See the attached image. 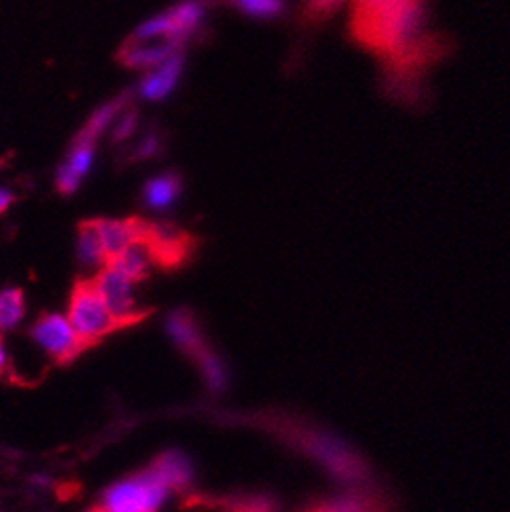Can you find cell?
<instances>
[{"label":"cell","mask_w":510,"mask_h":512,"mask_svg":"<svg viewBox=\"0 0 510 512\" xmlns=\"http://www.w3.org/2000/svg\"><path fill=\"white\" fill-rule=\"evenodd\" d=\"M425 19V0H392L372 11L351 13L349 35L357 45L386 60L423 33Z\"/></svg>","instance_id":"obj_1"},{"label":"cell","mask_w":510,"mask_h":512,"mask_svg":"<svg viewBox=\"0 0 510 512\" xmlns=\"http://www.w3.org/2000/svg\"><path fill=\"white\" fill-rule=\"evenodd\" d=\"M170 492L172 488L160 472L149 466L145 472L113 484L102 494L100 506L107 512H158Z\"/></svg>","instance_id":"obj_2"},{"label":"cell","mask_w":510,"mask_h":512,"mask_svg":"<svg viewBox=\"0 0 510 512\" xmlns=\"http://www.w3.org/2000/svg\"><path fill=\"white\" fill-rule=\"evenodd\" d=\"M68 321L72 323L84 345H94L123 325L111 315L92 280H78L70 294Z\"/></svg>","instance_id":"obj_3"},{"label":"cell","mask_w":510,"mask_h":512,"mask_svg":"<svg viewBox=\"0 0 510 512\" xmlns=\"http://www.w3.org/2000/svg\"><path fill=\"white\" fill-rule=\"evenodd\" d=\"M209 0H182L168 11L143 21L131 37L135 39H168L186 45L204 25Z\"/></svg>","instance_id":"obj_4"},{"label":"cell","mask_w":510,"mask_h":512,"mask_svg":"<svg viewBox=\"0 0 510 512\" xmlns=\"http://www.w3.org/2000/svg\"><path fill=\"white\" fill-rule=\"evenodd\" d=\"M92 282H94L100 298L105 300L111 315L123 327H131L149 315V311L139 309L135 302L133 282L129 278H125L113 264L102 266Z\"/></svg>","instance_id":"obj_5"},{"label":"cell","mask_w":510,"mask_h":512,"mask_svg":"<svg viewBox=\"0 0 510 512\" xmlns=\"http://www.w3.org/2000/svg\"><path fill=\"white\" fill-rule=\"evenodd\" d=\"M35 343L58 364H68L84 351V341L74 331L72 323L54 313H43L31 329Z\"/></svg>","instance_id":"obj_6"},{"label":"cell","mask_w":510,"mask_h":512,"mask_svg":"<svg viewBox=\"0 0 510 512\" xmlns=\"http://www.w3.org/2000/svg\"><path fill=\"white\" fill-rule=\"evenodd\" d=\"M151 249L153 266L176 270L186 264L196 247V239L170 223H147L141 235Z\"/></svg>","instance_id":"obj_7"},{"label":"cell","mask_w":510,"mask_h":512,"mask_svg":"<svg viewBox=\"0 0 510 512\" xmlns=\"http://www.w3.org/2000/svg\"><path fill=\"white\" fill-rule=\"evenodd\" d=\"M182 45L168 39H129L121 45L117 60L133 70H151L172 56L180 54Z\"/></svg>","instance_id":"obj_8"},{"label":"cell","mask_w":510,"mask_h":512,"mask_svg":"<svg viewBox=\"0 0 510 512\" xmlns=\"http://www.w3.org/2000/svg\"><path fill=\"white\" fill-rule=\"evenodd\" d=\"M94 156H96V143L74 137L66 160L60 164L56 172V188L60 190V194L70 196L80 188L82 180L92 170Z\"/></svg>","instance_id":"obj_9"},{"label":"cell","mask_w":510,"mask_h":512,"mask_svg":"<svg viewBox=\"0 0 510 512\" xmlns=\"http://www.w3.org/2000/svg\"><path fill=\"white\" fill-rule=\"evenodd\" d=\"M182 72H184V56L180 51V54L172 56L170 60L162 62L160 66L151 68L141 78V82L137 86V92L143 100H149V102L166 100L178 88Z\"/></svg>","instance_id":"obj_10"},{"label":"cell","mask_w":510,"mask_h":512,"mask_svg":"<svg viewBox=\"0 0 510 512\" xmlns=\"http://www.w3.org/2000/svg\"><path fill=\"white\" fill-rule=\"evenodd\" d=\"M102 247H105L107 260H115L117 255L145 231L147 221L139 217L131 219H94Z\"/></svg>","instance_id":"obj_11"},{"label":"cell","mask_w":510,"mask_h":512,"mask_svg":"<svg viewBox=\"0 0 510 512\" xmlns=\"http://www.w3.org/2000/svg\"><path fill=\"white\" fill-rule=\"evenodd\" d=\"M166 331L170 339L180 347V351H184L192 360H196L198 355L211 349L207 339H204L202 329L196 323V317L186 309H178L168 315Z\"/></svg>","instance_id":"obj_12"},{"label":"cell","mask_w":510,"mask_h":512,"mask_svg":"<svg viewBox=\"0 0 510 512\" xmlns=\"http://www.w3.org/2000/svg\"><path fill=\"white\" fill-rule=\"evenodd\" d=\"M302 512H388V504L374 490L353 488L341 496L325 498Z\"/></svg>","instance_id":"obj_13"},{"label":"cell","mask_w":510,"mask_h":512,"mask_svg":"<svg viewBox=\"0 0 510 512\" xmlns=\"http://www.w3.org/2000/svg\"><path fill=\"white\" fill-rule=\"evenodd\" d=\"M182 188H184V182L178 172H164V174L149 178L143 186L145 207L149 211H156V213L170 211L180 200Z\"/></svg>","instance_id":"obj_14"},{"label":"cell","mask_w":510,"mask_h":512,"mask_svg":"<svg viewBox=\"0 0 510 512\" xmlns=\"http://www.w3.org/2000/svg\"><path fill=\"white\" fill-rule=\"evenodd\" d=\"M131 96H133V92L127 90V92L115 96L113 100L105 102V105H102V107H98V109L88 117V121L84 123V127L80 129V133H78L76 137L82 139V141L96 143L102 135H105V131H109V129L113 127V123H115V119L119 117V113L129 107Z\"/></svg>","instance_id":"obj_15"},{"label":"cell","mask_w":510,"mask_h":512,"mask_svg":"<svg viewBox=\"0 0 510 512\" xmlns=\"http://www.w3.org/2000/svg\"><path fill=\"white\" fill-rule=\"evenodd\" d=\"M109 264H113L133 284L145 280L147 274H149V268L153 266V255H151L149 243L143 237L135 239Z\"/></svg>","instance_id":"obj_16"},{"label":"cell","mask_w":510,"mask_h":512,"mask_svg":"<svg viewBox=\"0 0 510 512\" xmlns=\"http://www.w3.org/2000/svg\"><path fill=\"white\" fill-rule=\"evenodd\" d=\"M151 466L160 472L172 490H186L194 480V466L190 457L178 449L162 453Z\"/></svg>","instance_id":"obj_17"},{"label":"cell","mask_w":510,"mask_h":512,"mask_svg":"<svg viewBox=\"0 0 510 512\" xmlns=\"http://www.w3.org/2000/svg\"><path fill=\"white\" fill-rule=\"evenodd\" d=\"M76 253H78V262L84 268H102L107 266V253L105 247H102L98 229L94 221H84L78 227V239H76Z\"/></svg>","instance_id":"obj_18"},{"label":"cell","mask_w":510,"mask_h":512,"mask_svg":"<svg viewBox=\"0 0 510 512\" xmlns=\"http://www.w3.org/2000/svg\"><path fill=\"white\" fill-rule=\"evenodd\" d=\"M225 3L255 21H276L288 11V0H225Z\"/></svg>","instance_id":"obj_19"},{"label":"cell","mask_w":510,"mask_h":512,"mask_svg":"<svg viewBox=\"0 0 510 512\" xmlns=\"http://www.w3.org/2000/svg\"><path fill=\"white\" fill-rule=\"evenodd\" d=\"M194 362L198 364V370H200L204 382H207L209 390L223 392L229 386V370L213 349H207L202 355H198Z\"/></svg>","instance_id":"obj_20"},{"label":"cell","mask_w":510,"mask_h":512,"mask_svg":"<svg viewBox=\"0 0 510 512\" xmlns=\"http://www.w3.org/2000/svg\"><path fill=\"white\" fill-rule=\"evenodd\" d=\"M25 296L19 288L0 290V331L15 329L25 317Z\"/></svg>","instance_id":"obj_21"},{"label":"cell","mask_w":510,"mask_h":512,"mask_svg":"<svg viewBox=\"0 0 510 512\" xmlns=\"http://www.w3.org/2000/svg\"><path fill=\"white\" fill-rule=\"evenodd\" d=\"M341 5L343 0H302V21L317 25L329 19Z\"/></svg>","instance_id":"obj_22"},{"label":"cell","mask_w":510,"mask_h":512,"mask_svg":"<svg viewBox=\"0 0 510 512\" xmlns=\"http://www.w3.org/2000/svg\"><path fill=\"white\" fill-rule=\"evenodd\" d=\"M164 149V143H162V135L158 131H151L147 135L141 137V141L133 147V153H131V160L133 162H143V160H153L158 158L160 153Z\"/></svg>","instance_id":"obj_23"},{"label":"cell","mask_w":510,"mask_h":512,"mask_svg":"<svg viewBox=\"0 0 510 512\" xmlns=\"http://www.w3.org/2000/svg\"><path fill=\"white\" fill-rule=\"evenodd\" d=\"M137 125H139V115L137 111L129 105L127 109H123L119 113V117L115 119L113 127H111V137L113 141L121 143V141H127L131 139V135L137 131Z\"/></svg>","instance_id":"obj_24"},{"label":"cell","mask_w":510,"mask_h":512,"mask_svg":"<svg viewBox=\"0 0 510 512\" xmlns=\"http://www.w3.org/2000/svg\"><path fill=\"white\" fill-rule=\"evenodd\" d=\"M15 200H17V196L13 190L0 186V215H5L13 207Z\"/></svg>","instance_id":"obj_25"},{"label":"cell","mask_w":510,"mask_h":512,"mask_svg":"<svg viewBox=\"0 0 510 512\" xmlns=\"http://www.w3.org/2000/svg\"><path fill=\"white\" fill-rule=\"evenodd\" d=\"M9 366V360H7V351H5V345H3V339H0V372H5Z\"/></svg>","instance_id":"obj_26"},{"label":"cell","mask_w":510,"mask_h":512,"mask_svg":"<svg viewBox=\"0 0 510 512\" xmlns=\"http://www.w3.org/2000/svg\"><path fill=\"white\" fill-rule=\"evenodd\" d=\"M88 512H107V510L102 508V506H96V508H92V510H88Z\"/></svg>","instance_id":"obj_27"}]
</instances>
